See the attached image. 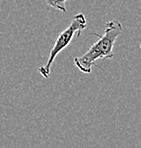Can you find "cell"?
Listing matches in <instances>:
<instances>
[{
	"mask_svg": "<svg viewBox=\"0 0 141 148\" xmlns=\"http://www.w3.org/2000/svg\"><path fill=\"white\" fill-rule=\"evenodd\" d=\"M122 32L123 26L120 21H108L102 35L94 33L95 36L98 37V40L95 41L83 55L74 58V63L77 68L83 73H90L92 66L97 60L113 58L114 44Z\"/></svg>",
	"mask_w": 141,
	"mask_h": 148,
	"instance_id": "6da1fadb",
	"label": "cell"
},
{
	"mask_svg": "<svg viewBox=\"0 0 141 148\" xmlns=\"http://www.w3.org/2000/svg\"><path fill=\"white\" fill-rule=\"evenodd\" d=\"M86 23H87V21H86V18L83 13H77L76 15H74L70 24L67 26L63 31L58 35L57 39H56L55 43H54L53 47H52L50 51L47 62L43 66L38 68V71L40 72V74L43 77L45 78L49 77L51 71V66L53 64L54 60H55L56 56L70 44L72 39L75 36L77 35L79 37L82 30H84L86 28Z\"/></svg>",
	"mask_w": 141,
	"mask_h": 148,
	"instance_id": "7a4b0ae2",
	"label": "cell"
},
{
	"mask_svg": "<svg viewBox=\"0 0 141 148\" xmlns=\"http://www.w3.org/2000/svg\"><path fill=\"white\" fill-rule=\"evenodd\" d=\"M66 1L67 0H44L48 7L62 12H66Z\"/></svg>",
	"mask_w": 141,
	"mask_h": 148,
	"instance_id": "3957f363",
	"label": "cell"
}]
</instances>
